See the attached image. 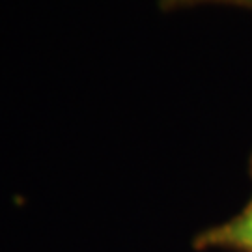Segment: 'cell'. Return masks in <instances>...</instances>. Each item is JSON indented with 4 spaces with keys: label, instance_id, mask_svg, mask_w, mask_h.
I'll return each instance as SVG.
<instances>
[{
    "label": "cell",
    "instance_id": "7a4b0ae2",
    "mask_svg": "<svg viewBox=\"0 0 252 252\" xmlns=\"http://www.w3.org/2000/svg\"><path fill=\"white\" fill-rule=\"evenodd\" d=\"M162 11H180V9H192L200 6H222V8H235L252 11V0H157Z\"/></svg>",
    "mask_w": 252,
    "mask_h": 252
},
{
    "label": "cell",
    "instance_id": "6da1fadb",
    "mask_svg": "<svg viewBox=\"0 0 252 252\" xmlns=\"http://www.w3.org/2000/svg\"><path fill=\"white\" fill-rule=\"evenodd\" d=\"M249 176L252 181V150L249 155ZM192 249L196 252H252V192L239 213L198 232L192 239Z\"/></svg>",
    "mask_w": 252,
    "mask_h": 252
}]
</instances>
